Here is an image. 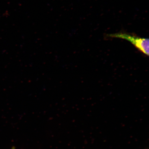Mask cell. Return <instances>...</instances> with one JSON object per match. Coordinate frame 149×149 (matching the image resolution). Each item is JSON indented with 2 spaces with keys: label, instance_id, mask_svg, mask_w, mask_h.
Here are the masks:
<instances>
[{
  "label": "cell",
  "instance_id": "obj_2",
  "mask_svg": "<svg viewBox=\"0 0 149 149\" xmlns=\"http://www.w3.org/2000/svg\"><path fill=\"white\" fill-rule=\"evenodd\" d=\"M12 149H15V148H14V147H13V148Z\"/></svg>",
  "mask_w": 149,
  "mask_h": 149
},
{
  "label": "cell",
  "instance_id": "obj_1",
  "mask_svg": "<svg viewBox=\"0 0 149 149\" xmlns=\"http://www.w3.org/2000/svg\"><path fill=\"white\" fill-rule=\"evenodd\" d=\"M108 36L125 39L129 41L140 51L149 55V39L140 38L125 33H116L108 35Z\"/></svg>",
  "mask_w": 149,
  "mask_h": 149
}]
</instances>
